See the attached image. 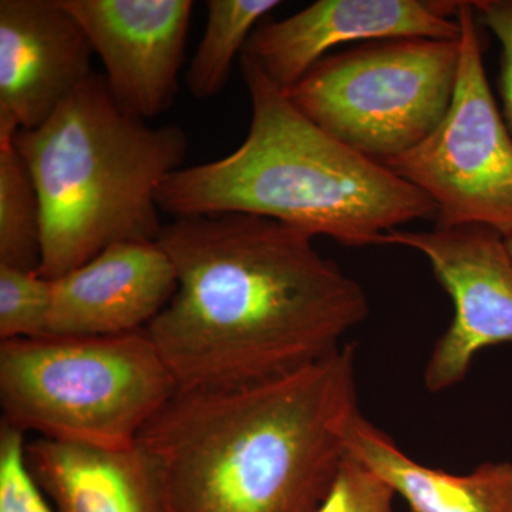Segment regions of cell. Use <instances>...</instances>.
Instances as JSON below:
<instances>
[{
  "label": "cell",
  "instance_id": "19",
  "mask_svg": "<svg viewBox=\"0 0 512 512\" xmlns=\"http://www.w3.org/2000/svg\"><path fill=\"white\" fill-rule=\"evenodd\" d=\"M396 497L392 485L348 453L316 512H394Z\"/></svg>",
  "mask_w": 512,
  "mask_h": 512
},
{
  "label": "cell",
  "instance_id": "13",
  "mask_svg": "<svg viewBox=\"0 0 512 512\" xmlns=\"http://www.w3.org/2000/svg\"><path fill=\"white\" fill-rule=\"evenodd\" d=\"M26 463L57 512H163L160 485L143 448L110 450L39 439Z\"/></svg>",
  "mask_w": 512,
  "mask_h": 512
},
{
  "label": "cell",
  "instance_id": "10",
  "mask_svg": "<svg viewBox=\"0 0 512 512\" xmlns=\"http://www.w3.org/2000/svg\"><path fill=\"white\" fill-rule=\"evenodd\" d=\"M458 6L446 0H319L261 23L244 55L288 92L335 47L397 37L460 39Z\"/></svg>",
  "mask_w": 512,
  "mask_h": 512
},
{
  "label": "cell",
  "instance_id": "17",
  "mask_svg": "<svg viewBox=\"0 0 512 512\" xmlns=\"http://www.w3.org/2000/svg\"><path fill=\"white\" fill-rule=\"evenodd\" d=\"M52 279L0 264V340L49 335Z\"/></svg>",
  "mask_w": 512,
  "mask_h": 512
},
{
  "label": "cell",
  "instance_id": "14",
  "mask_svg": "<svg viewBox=\"0 0 512 512\" xmlns=\"http://www.w3.org/2000/svg\"><path fill=\"white\" fill-rule=\"evenodd\" d=\"M346 447L392 485L410 512H512V461L483 463L467 474L427 467L362 413L350 424Z\"/></svg>",
  "mask_w": 512,
  "mask_h": 512
},
{
  "label": "cell",
  "instance_id": "3",
  "mask_svg": "<svg viewBox=\"0 0 512 512\" xmlns=\"http://www.w3.org/2000/svg\"><path fill=\"white\" fill-rule=\"evenodd\" d=\"M251 126L237 150L171 174L157 192L173 218L242 212L343 247L379 245L414 220H436L419 188L320 128L242 53Z\"/></svg>",
  "mask_w": 512,
  "mask_h": 512
},
{
  "label": "cell",
  "instance_id": "9",
  "mask_svg": "<svg viewBox=\"0 0 512 512\" xmlns=\"http://www.w3.org/2000/svg\"><path fill=\"white\" fill-rule=\"evenodd\" d=\"M79 20L117 104L140 120L173 106L183 67L191 0H60Z\"/></svg>",
  "mask_w": 512,
  "mask_h": 512
},
{
  "label": "cell",
  "instance_id": "18",
  "mask_svg": "<svg viewBox=\"0 0 512 512\" xmlns=\"http://www.w3.org/2000/svg\"><path fill=\"white\" fill-rule=\"evenodd\" d=\"M25 433L0 423V512H57L26 463Z\"/></svg>",
  "mask_w": 512,
  "mask_h": 512
},
{
  "label": "cell",
  "instance_id": "2",
  "mask_svg": "<svg viewBox=\"0 0 512 512\" xmlns=\"http://www.w3.org/2000/svg\"><path fill=\"white\" fill-rule=\"evenodd\" d=\"M355 346L289 375L177 390L141 431L163 512H316L348 454Z\"/></svg>",
  "mask_w": 512,
  "mask_h": 512
},
{
  "label": "cell",
  "instance_id": "11",
  "mask_svg": "<svg viewBox=\"0 0 512 512\" xmlns=\"http://www.w3.org/2000/svg\"><path fill=\"white\" fill-rule=\"evenodd\" d=\"M94 50L60 0L0 2V126H42L92 77Z\"/></svg>",
  "mask_w": 512,
  "mask_h": 512
},
{
  "label": "cell",
  "instance_id": "1",
  "mask_svg": "<svg viewBox=\"0 0 512 512\" xmlns=\"http://www.w3.org/2000/svg\"><path fill=\"white\" fill-rule=\"evenodd\" d=\"M311 235L242 212L174 218L161 247L178 288L146 332L180 390L229 389L296 372L365 322L362 285Z\"/></svg>",
  "mask_w": 512,
  "mask_h": 512
},
{
  "label": "cell",
  "instance_id": "21",
  "mask_svg": "<svg viewBox=\"0 0 512 512\" xmlns=\"http://www.w3.org/2000/svg\"><path fill=\"white\" fill-rule=\"evenodd\" d=\"M505 242H507V247L510 249V254L512 256V235H510L508 238H505Z\"/></svg>",
  "mask_w": 512,
  "mask_h": 512
},
{
  "label": "cell",
  "instance_id": "7",
  "mask_svg": "<svg viewBox=\"0 0 512 512\" xmlns=\"http://www.w3.org/2000/svg\"><path fill=\"white\" fill-rule=\"evenodd\" d=\"M456 90L440 126L383 165L437 208L436 227L483 225L512 235V136L491 92L473 2H460Z\"/></svg>",
  "mask_w": 512,
  "mask_h": 512
},
{
  "label": "cell",
  "instance_id": "6",
  "mask_svg": "<svg viewBox=\"0 0 512 512\" xmlns=\"http://www.w3.org/2000/svg\"><path fill=\"white\" fill-rule=\"evenodd\" d=\"M458 62L460 39L375 40L330 53L285 94L313 123L383 164L440 126Z\"/></svg>",
  "mask_w": 512,
  "mask_h": 512
},
{
  "label": "cell",
  "instance_id": "20",
  "mask_svg": "<svg viewBox=\"0 0 512 512\" xmlns=\"http://www.w3.org/2000/svg\"><path fill=\"white\" fill-rule=\"evenodd\" d=\"M478 23L487 26L501 45L498 90L503 117L512 136V0H474Z\"/></svg>",
  "mask_w": 512,
  "mask_h": 512
},
{
  "label": "cell",
  "instance_id": "12",
  "mask_svg": "<svg viewBox=\"0 0 512 512\" xmlns=\"http://www.w3.org/2000/svg\"><path fill=\"white\" fill-rule=\"evenodd\" d=\"M158 241H123L52 279L49 335L110 336L144 330L177 292Z\"/></svg>",
  "mask_w": 512,
  "mask_h": 512
},
{
  "label": "cell",
  "instance_id": "8",
  "mask_svg": "<svg viewBox=\"0 0 512 512\" xmlns=\"http://www.w3.org/2000/svg\"><path fill=\"white\" fill-rule=\"evenodd\" d=\"M379 245L420 252L454 305L424 370L431 393L466 379L474 357L490 346L512 345V256L503 235L483 225L393 229Z\"/></svg>",
  "mask_w": 512,
  "mask_h": 512
},
{
  "label": "cell",
  "instance_id": "4",
  "mask_svg": "<svg viewBox=\"0 0 512 512\" xmlns=\"http://www.w3.org/2000/svg\"><path fill=\"white\" fill-rule=\"evenodd\" d=\"M15 146L42 205L39 272L56 279L117 242L158 241L157 192L190 143L180 126L126 113L94 72L42 126L19 130Z\"/></svg>",
  "mask_w": 512,
  "mask_h": 512
},
{
  "label": "cell",
  "instance_id": "5",
  "mask_svg": "<svg viewBox=\"0 0 512 512\" xmlns=\"http://www.w3.org/2000/svg\"><path fill=\"white\" fill-rule=\"evenodd\" d=\"M177 390L146 329L0 340L2 421L25 434L110 450L134 447Z\"/></svg>",
  "mask_w": 512,
  "mask_h": 512
},
{
  "label": "cell",
  "instance_id": "16",
  "mask_svg": "<svg viewBox=\"0 0 512 512\" xmlns=\"http://www.w3.org/2000/svg\"><path fill=\"white\" fill-rule=\"evenodd\" d=\"M18 130L0 126V264L39 271L43 218L39 192L15 146Z\"/></svg>",
  "mask_w": 512,
  "mask_h": 512
},
{
  "label": "cell",
  "instance_id": "15",
  "mask_svg": "<svg viewBox=\"0 0 512 512\" xmlns=\"http://www.w3.org/2000/svg\"><path fill=\"white\" fill-rule=\"evenodd\" d=\"M279 5L278 0H208L204 35L185 76L195 99H211L222 92L249 37Z\"/></svg>",
  "mask_w": 512,
  "mask_h": 512
}]
</instances>
